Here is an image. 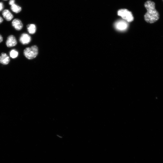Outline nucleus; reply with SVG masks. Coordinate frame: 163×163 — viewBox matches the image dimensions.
Returning a JSON list of instances; mask_svg holds the SVG:
<instances>
[{
  "instance_id": "obj_1",
  "label": "nucleus",
  "mask_w": 163,
  "mask_h": 163,
  "mask_svg": "<svg viewBox=\"0 0 163 163\" xmlns=\"http://www.w3.org/2000/svg\"><path fill=\"white\" fill-rule=\"evenodd\" d=\"M144 6L147 12L144 18L147 23L152 24L157 21L160 18V14L155 9V3L151 1H148L145 3Z\"/></svg>"
},
{
  "instance_id": "obj_2",
  "label": "nucleus",
  "mask_w": 163,
  "mask_h": 163,
  "mask_svg": "<svg viewBox=\"0 0 163 163\" xmlns=\"http://www.w3.org/2000/svg\"><path fill=\"white\" fill-rule=\"evenodd\" d=\"M38 48L36 45L27 48L23 51L24 56L29 60H32L38 56Z\"/></svg>"
},
{
  "instance_id": "obj_3",
  "label": "nucleus",
  "mask_w": 163,
  "mask_h": 163,
  "mask_svg": "<svg viewBox=\"0 0 163 163\" xmlns=\"http://www.w3.org/2000/svg\"><path fill=\"white\" fill-rule=\"evenodd\" d=\"M117 15L128 23H130L134 20V18L132 13L127 9L119 10L117 12Z\"/></svg>"
},
{
  "instance_id": "obj_4",
  "label": "nucleus",
  "mask_w": 163,
  "mask_h": 163,
  "mask_svg": "<svg viewBox=\"0 0 163 163\" xmlns=\"http://www.w3.org/2000/svg\"><path fill=\"white\" fill-rule=\"evenodd\" d=\"M128 22L124 20H119L117 21L115 24V27L117 30L124 31L128 28Z\"/></svg>"
},
{
  "instance_id": "obj_5",
  "label": "nucleus",
  "mask_w": 163,
  "mask_h": 163,
  "mask_svg": "<svg viewBox=\"0 0 163 163\" xmlns=\"http://www.w3.org/2000/svg\"><path fill=\"white\" fill-rule=\"evenodd\" d=\"M6 45L7 47L11 48L17 46V41L16 37L13 35H9L6 41Z\"/></svg>"
},
{
  "instance_id": "obj_6",
  "label": "nucleus",
  "mask_w": 163,
  "mask_h": 163,
  "mask_svg": "<svg viewBox=\"0 0 163 163\" xmlns=\"http://www.w3.org/2000/svg\"><path fill=\"white\" fill-rule=\"evenodd\" d=\"M32 39L31 36L27 34H22L20 37L19 41L23 45H26L30 43Z\"/></svg>"
},
{
  "instance_id": "obj_7",
  "label": "nucleus",
  "mask_w": 163,
  "mask_h": 163,
  "mask_svg": "<svg viewBox=\"0 0 163 163\" xmlns=\"http://www.w3.org/2000/svg\"><path fill=\"white\" fill-rule=\"evenodd\" d=\"M12 26L17 31H20L23 29V25L21 21L18 19H15L12 23Z\"/></svg>"
},
{
  "instance_id": "obj_8",
  "label": "nucleus",
  "mask_w": 163,
  "mask_h": 163,
  "mask_svg": "<svg viewBox=\"0 0 163 163\" xmlns=\"http://www.w3.org/2000/svg\"><path fill=\"white\" fill-rule=\"evenodd\" d=\"M10 61V57L6 54L2 53L0 56V64L3 65L8 64Z\"/></svg>"
},
{
  "instance_id": "obj_9",
  "label": "nucleus",
  "mask_w": 163,
  "mask_h": 163,
  "mask_svg": "<svg viewBox=\"0 0 163 163\" xmlns=\"http://www.w3.org/2000/svg\"><path fill=\"white\" fill-rule=\"evenodd\" d=\"M2 14L3 18L7 21H10L14 17L13 15L8 10H4L2 12Z\"/></svg>"
},
{
  "instance_id": "obj_10",
  "label": "nucleus",
  "mask_w": 163,
  "mask_h": 163,
  "mask_svg": "<svg viewBox=\"0 0 163 163\" xmlns=\"http://www.w3.org/2000/svg\"><path fill=\"white\" fill-rule=\"evenodd\" d=\"M28 32L31 34H34L36 32V27L34 24H29L27 26Z\"/></svg>"
},
{
  "instance_id": "obj_11",
  "label": "nucleus",
  "mask_w": 163,
  "mask_h": 163,
  "mask_svg": "<svg viewBox=\"0 0 163 163\" xmlns=\"http://www.w3.org/2000/svg\"><path fill=\"white\" fill-rule=\"evenodd\" d=\"M11 9L13 12L16 13L20 12L21 10V7L15 3L11 6Z\"/></svg>"
},
{
  "instance_id": "obj_12",
  "label": "nucleus",
  "mask_w": 163,
  "mask_h": 163,
  "mask_svg": "<svg viewBox=\"0 0 163 163\" xmlns=\"http://www.w3.org/2000/svg\"><path fill=\"white\" fill-rule=\"evenodd\" d=\"M10 57L12 58H17L18 55V52L15 50H12L10 52Z\"/></svg>"
},
{
  "instance_id": "obj_13",
  "label": "nucleus",
  "mask_w": 163,
  "mask_h": 163,
  "mask_svg": "<svg viewBox=\"0 0 163 163\" xmlns=\"http://www.w3.org/2000/svg\"><path fill=\"white\" fill-rule=\"evenodd\" d=\"M4 8V5L3 3L0 2V11L3 10Z\"/></svg>"
},
{
  "instance_id": "obj_14",
  "label": "nucleus",
  "mask_w": 163,
  "mask_h": 163,
  "mask_svg": "<svg viewBox=\"0 0 163 163\" xmlns=\"http://www.w3.org/2000/svg\"><path fill=\"white\" fill-rule=\"evenodd\" d=\"M15 0H10L9 2V4L10 6H12L13 4L15 3Z\"/></svg>"
},
{
  "instance_id": "obj_15",
  "label": "nucleus",
  "mask_w": 163,
  "mask_h": 163,
  "mask_svg": "<svg viewBox=\"0 0 163 163\" xmlns=\"http://www.w3.org/2000/svg\"><path fill=\"white\" fill-rule=\"evenodd\" d=\"M3 40V38L1 34H0V43H1Z\"/></svg>"
},
{
  "instance_id": "obj_16",
  "label": "nucleus",
  "mask_w": 163,
  "mask_h": 163,
  "mask_svg": "<svg viewBox=\"0 0 163 163\" xmlns=\"http://www.w3.org/2000/svg\"><path fill=\"white\" fill-rule=\"evenodd\" d=\"M3 21V18L0 16V24H1Z\"/></svg>"
},
{
  "instance_id": "obj_17",
  "label": "nucleus",
  "mask_w": 163,
  "mask_h": 163,
  "mask_svg": "<svg viewBox=\"0 0 163 163\" xmlns=\"http://www.w3.org/2000/svg\"><path fill=\"white\" fill-rule=\"evenodd\" d=\"M4 1H7V0H4Z\"/></svg>"
},
{
  "instance_id": "obj_18",
  "label": "nucleus",
  "mask_w": 163,
  "mask_h": 163,
  "mask_svg": "<svg viewBox=\"0 0 163 163\" xmlns=\"http://www.w3.org/2000/svg\"></svg>"
}]
</instances>
